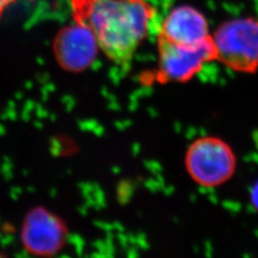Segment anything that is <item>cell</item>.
Instances as JSON below:
<instances>
[{
	"instance_id": "6da1fadb",
	"label": "cell",
	"mask_w": 258,
	"mask_h": 258,
	"mask_svg": "<svg viewBox=\"0 0 258 258\" xmlns=\"http://www.w3.org/2000/svg\"><path fill=\"white\" fill-rule=\"evenodd\" d=\"M75 21L90 28L112 61L127 65L156 13L147 0H71Z\"/></svg>"
},
{
	"instance_id": "5b68a950",
	"label": "cell",
	"mask_w": 258,
	"mask_h": 258,
	"mask_svg": "<svg viewBox=\"0 0 258 258\" xmlns=\"http://www.w3.org/2000/svg\"><path fill=\"white\" fill-rule=\"evenodd\" d=\"M100 46L91 29L83 23L65 26L56 34L53 41L55 59L69 72H82L96 59Z\"/></svg>"
},
{
	"instance_id": "7a4b0ae2",
	"label": "cell",
	"mask_w": 258,
	"mask_h": 258,
	"mask_svg": "<svg viewBox=\"0 0 258 258\" xmlns=\"http://www.w3.org/2000/svg\"><path fill=\"white\" fill-rule=\"evenodd\" d=\"M212 38L215 59L240 73L257 71V19L247 17L226 21L216 29Z\"/></svg>"
},
{
	"instance_id": "9c48e42d",
	"label": "cell",
	"mask_w": 258,
	"mask_h": 258,
	"mask_svg": "<svg viewBox=\"0 0 258 258\" xmlns=\"http://www.w3.org/2000/svg\"><path fill=\"white\" fill-rule=\"evenodd\" d=\"M19 0H0V19L4 12L9 8L11 5L17 3ZM33 1V0H32Z\"/></svg>"
},
{
	"instance_id": "8992f818",
	"label": "cell",
	"mask_w": 258,
	"mask_h": 258,
	"mask_svg": "<svg viewBox=\"0 0 258 258\" xmlns=\"http://www.w3.org/2000/svg\"><path fill=\"white\" fill-rule=\"evenodd\" d=\"M66 229L55 215L43 209L28 213L21 231L24 247L37 255H52L63 246Z\"/></svg>"
},
{
	"instance_id": "3957f363",
	"label": "cell",
	"mask_w": 258,
	"mask_h": 258,
	"mask_svg": "<svg viewBox=\"0 0 258 258\" xmlns=\"http://www.w3.org/2000/svg\"><path fill=\"white\" fill-rule=\"evenodd\" d=\"M187 173L195 183L207 187L229 181L236 168V157L231 147L216 137L197 139L184 157Z\"/></svg>"
},
{
	"instance_id": "52a82bcc",
	"label": "cell",
	"mask_w": 258,
	"mask_h": 258,
	"mask_svg": "<svg viewBox=\"0 0 258 258\" xmlns=\"http://www.w3.org/2000/svg\"><path fill=\"white\" fill-rule=\"evenodd\" d=\"M158 37L176 44L194 46L203 43L212 36L203 14L192 6L181 5L167 14Z\"/></svg>"
},
{
	"instance_id": "277c9868",
	"label": "cell",
	"mask_w": 258,
	"mask_h": 258,
	"mask_svg": "<svg viewBox=\"0 0 258 258\" xmlns=\"http://www.w3.org/2000/svg\"><path fill=\"white\" fill-rule=\"evenodd\" d=\"M158 81L185 83L199 73L204 65L216 58L212 38L203 43L186 46L158 37Z\"/></svg>"
},
{
	"instance_id": "ba28073f",
	"label": "cell",
	"mask_w": 258,
	"mask_h": 258,
	"mask_svg": "<svg viewBox=\"0 0 258 258\" xmlns=\"http://www.w3.org/2000/svg\"><path fill=\"white\" fill-rule=\"evenodd\" d=\"M250 201L254 209L258 212V182L252 186L251 192H250Z\"/></svg>"
}]
</instances>
